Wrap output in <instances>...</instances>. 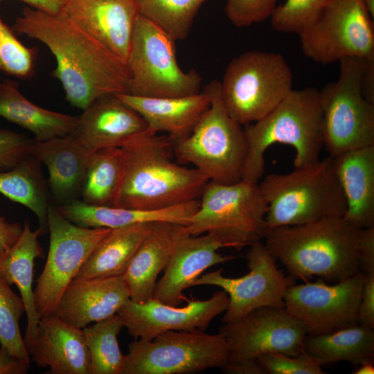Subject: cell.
Wrapping results in <instances>:
<instances>
[{
    "instance_id": "obj_35",
    "label": "cell",
    "mask_w": 374,
    "mask_h": 374,
    "mask_svg": "<svg viewBox=\"0 0 374 374\" xmlns=\"http://www.w3.org/2000/svg\"><path fill=\"white\" fill-rule=\"evenodd\" d=\"M207 0H135L141 15L160 27L175 41L185 39L194 19Z\"/></svg>"
},
{
    "instance_id": "obj_27",
    "label": "cell",
    "mask_w": 374,
    "mask_h": 374,
    "mask_svg": "<svg viewBox=\"0 0 374 374\" xmlns=\"http://www.w3.org/2000/svg\"><path fill=\"white\" fill-rule=\"evenodd\" d=\"M199 206V199L159 210H139L90 205L74 199L57 208L71 222L87 228L116 229L138 223L169 222L188 225Z\"/></svg>"
},
{
    "instance_id": "obj_4",
    "label": "cell",
    "mask_w": 374,
    "mask_h": 374,
    "mask_svg": "<svg viewBox=\"0 0 374 374\" xmlns=\"http://www.w3.org/2000/svg\"><path fill=\"white\" fill-rule=\"evenodd\" d=\"M244 130L247 154L242 179L259 181L265 172V152L275 143L294 148V168L318 161L323 147L320 91L292 89L271 112Z\"/></svg>"
},
{
    "instance_id": "obj_12",
    "label": "cell",
    "mask_w": 374,
    "mask_h": 374,
    "mask_svg": "<svg viewBox=\"0 0 374 374\" xmlns=\"http://www.w3.org/2000/svg\"><path fill=\"white\" fill-rule=\"evenodd\" d=\"M46 226L50 233L48 252L34 290L35 308L39 318L54 313L64 291L111 231L108 228L78 226L51 204Z\"/></svg>"
},
{
    "instance_id": "obj_3",
    "label": "cell",
    "mask_w": 374,
    "mask_h": 374,
    "mask_svg": "<svg viewBox=\"0 0 374 374\" xmlns=\"http://www.w3.org/2000/svg\"><path fill=\"white\" fill-rule=\"evenodd\" d=\"M361 230L343 217L327 218L269 229L264 244L294 280L335 283L360 271Z\"/></svg>"
},
{
    "instance_id": "obj_7",
    "label": "cell",
    "mask_w": 374,
    "mask_h": 374,
    "mask_svg": "<svg viewBox=\"0 0 374 374\" xmlns=\"http://www.w3.org/2000/svg\"><path fill=\"white\" fill-rule=\"evenodd\" d=\"M211 104L190 134L172 141L175 157L191 163L208 181L233 184L242 180L247 154L244 129L227 113L220 96V82L203 89Z\"/></svg>"
},
{
    "instance_id": "obj_24",
    "label": "cell",
    "mask_w": 374,
    "mask_h": 374,
    "mask_svg": "<svg viewBox=\"0 0 374 374\" xmlns=\"http://www.w3.org/2000/svg\"><path fill=\"white\" fill-rule=\"evenodd\" d=\"M332 159L346 201L343 217L360 229L374 226V145Z\"/></svg>"
},
{
    "instance_id": "obj_8",
    "label": "cell",
    "mask_w": 374,
    "mask_h": 374,
    "mask_svg": "<svg viewBox=\"0 0 374 374\" xmlns=\"http://www.w3.org/2000/svg\"><path fill=\"white\" fill-rule=\"evenodd\" d=\"M220 82L227 113L245 126L267 115L293 89L292 73L284 57L259 50L233 58Z\"/></svg>"
},
{
    "instance_id": "obj_44",
    "label": "cell",
    "mask_w": 374,
    "mask_h": 374,
    "mask_svg": "<svg viewBox=\"0 0 374 374\" xmlns=\"http://www.w3.org/2000/svg\"><path fill=\"white\" fill-rule=\"evenodd\" d=\"M23 231L18 222H8L0 216V258L8 253L16 244Z\"/></svg>"
},
{
    "instance_id": "obj_1",
    "label": "cell",
    "mask_w": 374,
    "mask_h": 374,
    "mask_svg": "<svg viewBox=\"0 0 374 374\" xmlns=\"http://www.w3.org/2000/svg\"><path fill=\"white\" fill-rule=\"evenodd\" d=\"M11 28L42 42L51 51L56 60L51 75L61 82L72 106L84 110L105 95L128 93L127 64L61 10L50 13L26 7Z\"/></svg>"
},
{
    "instance_id": "obj_34",
    "label": "cell",
    "mask_w": 374,
    "mask_h": 374,
    "mask_svg": "<svg viewBox=\"0 0 374 374\" xmlns=\"http://www.w3.org/2000/svg\"><path fill=\"white\" fill-rule=\"evenodd\" d=\"M123 328L116 314L82 329L91 374H122L125 355L120 349L117 337Z\"/></svg>"
},
{
    "instance_id": "obj_13",
    "label": "cell",
    "mask_w": 374,
    "mask_h": 374,
    "mask_svg": "<svg viewBox=\"0 0 374 374\" xmlns=\"http://www.w3.org/2000/svg\"><path fill=\"white\" fill-rule=\"evenodd\" d=\"M299 35L303 55L321 64L374 58L373 17L364 0H332Z\"/></svg>"
},
{
    "instance_id": "obj_29",
    "label": "cell",
    "mask_w": 374,
    "mask_h": 374,
    "mask_svg": "<svg viewBox=\"0 0 374 374\" xmlns=\"http://www.w3.org/2000/svg\"><path fill=\"white\" fill-rule=\"evenodd\" d=\"M0 116L32 132L37 141L71 134L78 118L35 105L22 95L17 82L10 80L0 85Z\"/></svg>"
},
{
    "instance_id": "obj_51",
    "label": "cell",
    "mask_w": 374,
    "mask_h": 374,
    "mask_svg": "<svg viewBox=\"0 0 374 374\" xmlns=\"http://www.w3.org/2000/svg\"><path fill=\"white\" fill-rule=\"evenodd\" d=\"M1 82H2V80H1V78L0 77V85H1Z\"/></svg>"
},
{
    "instance_id": "obj_45",
    "label": "cell",
    "mask_w": 374,
    "mask_h": 374,
    "mask_svg": "<svg viewBox=\"0 0 374 374\" xmlns=\"http://www.w3.org/2000/svg\"><path fill=\"white\" fill-rule=\"evenodd\" d=\"M221 368L227 374H266L265 371L256 358L228 362Z\"/></svg>"
},
{
    "instance_id": "obj_6",
    "label": "cell",
    "mask_w": 374,
    "mask_h": 374,
    "mask_svg": "<svg viewBox=\"0 0 374 374\" xmlns=\"http://www.w3.org/2000/svg\"><path fill=\"white\" fill-rule=\"evenodd\" d=\"M267 211L258 182L208 181L200 195L199 208L186 227L190 235L208 233L223 248L240 249L265 238L268 231Z\"/></svg>"
},
{
    "instance_id": "obj_15",
    "label": "cell",
    "mask_w": 374,
    "mask_h": 374,
    "mask_svg": "<svg viewBox=\"0 0 374 374\" xmlns=\"http://www.w3.org/2000/svg\"><path fill=\"white\" fill-rule=\"evenodd\" d=\"M365 277L359 271L332 285L321 278L293 284L285 293L284 308L305 325L308 335L329 333L359 324Z\"/></svg>"
},
{
    "instance_id": "obj_42",
    "label": "cell",
    "mask_w": 374,
    "mask_h": 374,
    "mask_svg": "<svg viewBox=\"0 0 374 374\" xmlns=\"http://www.w3.org/2000/svg\"><path fill=\"white\" fill-rule=\"evenodd\" d=\"M358 311L359 324L374 329V274H365Z\"/></svg>"
},
{
    "instance_id": "obj_25",
    "label": "cell",
    "mask_w": 374,
    "mask_h": 374,
    "mask_svg": "<svg viewBox=\"0 0 374 374\" xmlns=\"http://www.w3.org/2000/svg\"><path fill=\"white\" fill-rule=\"evenodd\" d=\"M91 153L71 134L43 141L33 139L31 148V155L48 169L50 189L61 205L74 200L80 192Z\"/></svg>"
},
{
    "instance_id": "obj_21",
    "label": "cell",
    "mask_w": 374,
    "mask_h": 374,
    "mask_svg": "<svg viewBox=\"0 0 374 374\" xmlns=\"http://www.w3.org/2000/svg\"><path fill=\"white\" fill-rule=\"evenodd\" d=\"M129 299L130 290L123 276L75 278L62 293L53 314L83 329L116 314Z\"/></svg>"
},
{
    "instance_id": "obj_16",
    "label": "cell",
    "mask_w": 374,
    "mask_h": 374,
    "mask_svg": "<svg viewBox=\"0 0 374 374\" xmlns=\"http://www.w3.org/2000/svg\"><path fill=\"white\" fill-rule=\"evenodd\" d=\"M219 332L227 344L228 362L269 353L296 356L308 335L299 319L285 308L275 307L260 308L235 322L224 323Z\"/></svg>"
},
{
    "instance_id": "obj_37",
    "label": "cell",
    "mask_w": 374,
    "mask_h": 374,
    "mask_svg": "<svg viewBox=\"0 0 374 374\" xmlns=\"http://www.w3.org/2000/svg\"><path fill=\"white\" fill-rule=\"evenodd\" d=\"M332 0H286L270 17L272 28L282 33L300 34L314 23Z\"/></svg>"
},
{
    "instance_id": "obj_46",
    "label": "cell",
    "mask_w": 374,
    "mask_h": 374,
    "mask_svg": "<svg viewBox=\"0 0 374 374\" xmlns=\"http://www.w3.org/2000/svg\"><path fill=\"white\" fill-rule=\"evenodd\" d=\"M30 364L22 362L0 348V374H26Z\"/></svg>"
},
{
    "instance_id": "obj_17",
    "label": "cell",
    "mask_w": 374,
    "mask_h": 374,
    "mask_svg": "<svg viewBox=\"0 0 374 374\" xmlns=\"http://www.w3.org/2000/svg\"><path fill=\"white\" fill-rule=\"evenodd\" d=\"M229 303V296L223 290L216 291L208 299L191 300L180 308L154 298L141 303L129 299L117 315L134 339L150 340L170 330L205 332L211 321L227 310Z\"/></svg>"
},
{
    "instance_id": "obj_28",
    "label": "cell",
    "mask_w": 374,
    "mask_h": 374,
    "mask_svg": "<svg viewBox=\"0 0 374 374\" xmlns=\"http://www.w3.org/2000/svg\"><path fill=\"white\" fill-rule=\"evenodd\" d=\"M42 230L33 231L28 221L24 222L18 241L0 258V276L10 285H16L25 307L27 326L24 341L27 350L35 339L40 319L35 308L33 285L35 260L44 257L38 242Z\"/></svg>"
},
{
    "instance_id": "obj_48",
    "label": "cell",
    "mask_w": 374,
    "mask_h": 374,
    "mask_svg": "<svg viewBox=\"0 0 374 374\" xmlns=\"http://www.w3.org/2000/svg\"><path fill=\"white\" fill-rule=\"evenodd\" d=\"M4 0H0V3ZM30 7L50 13H57L62 6V0H19Z\"/></svg>"
},
{
    "instance_id": "obj_19",
    "label": "cell",
    "mask_w": 374,
    "mask_h": 374,
    "mask_svg": "<svg viewBox=\"0 0 374 374\" xmlns=\"http://www.w3.org/2000/svg\"><path fill=\"white\" fill-rule=\"evenodd\" d=\"M149 132L152 131L137 112L116 94H107L83 110L71 134L93 152L122 148Z\"/></svg>"
},
{
    "instance_id": "obj_31",
    "label": "cell",
    "mask_w": 374,
    "mask_h": 374,
    "mask_svg": "<svg viewBox=\"0 0 374 374\" xmlns=\"http://www.w3.org/2000/svg\"><path fill=\"white\" fill-rule=\"evenodd\" d=\"M303 349L322 365L347 362L359 366L374 360V331L357 324L329 333L307 335Z\"/></svg>"
},
{
    "instance_id": "obj_52",
    "label": "cell",
    "mask_w": 374,
    "mask_h": 374,
    "mask_svg": "<svg viewBox=\"0 0 374 374\" xmlns=\"http://www.w3.org/2000/svg\"><path fill=\"white\" fill-rule=\"evenodd\" d=\"M64 1V0H62V1Z\"/></svg>"
},
{
    "instance_id": "obj_26",
    "label": "cell",
    "mask_w": 374,
    "mask_h": 374,
    "mask_svg": "<svg viewBox=\"0 0 374 374\" xmlns=\"http://www.w3.org/2000/svg\"><path fill=\"white\" fill-rule=\"evenodd\" d=\"M116 95L143 118L152 132H166L172 141L188 136L211 104L204 91L186 96L166 98L141 97L129 93Z\"/></svg>"
},
{
    "instance_id": "obj_23",
    "label": "cell",
    "mask_w": 374,
    "mask_h": 374,
    "mask_svg": "<svg viewBox=\"0 0 374 374\" xmlns=\"http://www.w3.org/2000/svg\"><path fill=\"white\" fill-rule=\"evenodd\" d=\"M186 226L169 222L153 223L123 275L130 300L141 303L153 298L159 274L167 266L179 241L189 235Z\"/></svg>"
},
{
    "instance_id": "obj_9",
    "label": "cell",
    "mask_w": 374,
    "mask_h": 374,
    "mask_svg": "<svg viewBox=\"0 0 374 374\" xmlns=\"http://www.w3.org/2000/svg\"><path fill=\"white\" fill-rule=\"evenodd\" d=\"M175 40L139 15L126 64L130 74L129 94L147 98L179 97L201 92L202 78L193 69L179 66Z\"/></svg>"
},
{
    "instance_id": "obj_14",
    "label": "cell",
    "mask_w": 374,
    "mask_h": 374,
    "mask_svg": "<svg viewBox=\"0 0 374 374\" xmlns=\"http://www.w3.org/2000/svg\"><path fill=\"white\" fill-rule=\"evenodd\" d=\"M246 260L249 271L242 276H224L220 269L201 275L193 284V287L217 286L227 293L229 303L223 323L235 322L260 308H284L285 293L294 284V278L278 269L276 259L264 243L250 245Z\"/></svg>"
},
{
    "instance_id": "obj_5",
    "label": "cell",
    "mask_w": 374,
    "mask_h": 374,
    "mask_svg": "<svg viewBox=\"0 0 374 374\" xmlns=\"http://www.w3.org/2000/svg\"><path fill=\"white\" fill-rule=\"evenodd\" d=\"M258 186L267 205L268 230L342 217L346 211L344 193L330 156L287 174H269Z\"/></svg>"
},
{
    "instance_id": "obj_40",
    "label": "cell",
    "mask_w": 374,
    "mask_h": 374,
    "mask_svg": "<svg viewBox=\"0 0 374 374\" xmlns=\"http://www.w3.org/2000/svg\"><path fill=\"white\" fill-rule=\"evenodd\" d=\"M277 0H227L225 12L236 27L249 26L270 18Z\"/></svg>"
},
{
    "instance_id": "obj_47",
    "label": "cell",
    "mask_w": 374,
    "mask_h": 374,
    "mask_svg": "<svg viewBox=\"0 0 374 374\" xmlns=\"http://www.w3.org/2000/svg\"><path fill=\"white\" fill-rule=\"evenodd\" d=\"M362 90L364 97L374 103V58L366 60L362 78Z\"/></svg>"
},
{
    "instance_id": "obj_20",
    "label": "cell",
    "mask_w": 374,
    "mask_h": 374,
    "mask_svg": "<svg viewBox=\"0 0 374 374\" xmlns=\"http://www.w3.org/2000/svg\"><path fill=\"white\" fill-rule=\"evenodd\" d=\"M222 244L213 235H187L177 243L173 253L157 283L153 298L163 303L177 306L185 299L184 291L207 269L235 258L218 252Z\"/></svg>"
},
{
    "instance_id": "obj_32",
    "label": "cell",
    "mask_w": 374,
    "mask_h": 374,
    "mask_svg": "<svg viewBox=\"0 0 374 374\" xmlns=\"http://www.w3.org/2000/svg\"><path fill=\"white\" fill-rule=\"evenodd\" d=\"M122 148L112 147L92 152L82 184V201L90 205L112 206L123 174Z\"/></svg>"
},
{
    "instance_id": "obj_18",
    "label": "cell",
    "mask_w": 374,
    "mask_h": 374,
    "mask_svg": "<svg viewBox=\"0 0 374 374\" xmlns=\"http://www.w3.org/2000/svg\"><path fill=\"white\" fill-rule=\"evenodd\" d=\"M60 10L126 63L140 15L135 0H64Z\"/></svg>"
},
{
    "instance_id": "obj_41",
    "label": "cell",
    "mask_w": 374,
    "mask_h": 374,
    "mask_svg": "<svg viewBox=\"0 0 374 374\" xmlns=\"http://www.w3.org/2000/svg\"><path fill=\"white\" fill-rule=\"evenodd\" d=\"M33 141L24 134L0 129V172L12 168L32 156Z\"/></svg>"
},
{
    "instance_id": "obj_30",
    "label": "cell",
    "mask_w": 374,
    "mask_h": 374,
    "mask_svg": "<svg viewBox=\"0 0 374 374\" xmlns=\"http://www.w3.org/2000/svg\"><path fill=\"white\" fill-rule=\"evenodd\" d=\"M154 222L111 229L80 269L77 278L123 276Z\"/></svg>"
},
{
    "instance_id": "obj_2",
    "label": "cell",
    "mask_w": 374,
    "mask_h": 374,
    "mask_svg": "<svg viewBox=\"0 0 374 374\" xmlns=\"http://www.w3.org/2000/svg\"><path fill=\"white\" fill-rule=\"evenodd\" d=\"M121 183L112 206L159 210L199 199L208 179L174 161L172 140L149 132L122 147Z\"/></svg>"
},
{
    "instance_id": "obj_22",
    "label": "cell",
    "mask_w": 374,
    "mask_h": 374,
    "mask_svg": "<svg viewBox=\"0 0 374 374\" xmlns=\"http://www.w3.org/2000/svg\"><path fill=\"white\" fill-rule=\"evenodd\" d=\"M38 367L51 374H91L83 330L55 314L40 317L37 334L28 350Z\"/></svg>"
},
{
    "instance_id": "obj_39",
    "label": "cell",
    "mask_w": 374,
    "mask_h": 374,
    "mask_svg": "<svg viewBox=\"0 0 374 374\" xmlns=\"http://www.w3.org/2000/svg\"><path fill=\"white\" fill-rule=\"evenodd\" d=\"M266 374H324L321 362L305 351L296 356L269 353L256 357Z\"/></svg>"
},
{
    "instance_id": "obj_36",
    "label": "cell",
    "mask_w": 374,
    "mask_h": 374,
    "mask_svg": "<svg viewBox=\"0 0 374 374\" xmlns=\"http://www.w3.org/2000/svg\"><path fill=\"white\" fill-rule=\"evenodd\" d=\"M25 313L21 298L0 276V345L11 356L30 365L19 321Z\"/></svg>"
},
{
    "instance_id": "obj_49",
    "label": "cell",
    "mask_w": 374,
    "mask_h": 374,
    "mask_svg": "<svg viewBox=\"0 0 374 374\" xmlns=\"http://www.w3.org/2000/svg\"><path fill=\"white\" fill-rule=\"evenodd\" d=\"M354 374H373L374 366L373 362L364 363L353 372Z\"/></svg>"
},
{
    "instance_id": "obj_50",
    "label": "cell",
    "mask_w": 374,
    "mask_h": 374,
    "mask_svg": "<svg viewBox=\"0 0 374 374\" xmlns=\"http://www.w3.org/2000/svg\"><path fill=\"white\" fill-rule=\"evenodd\" d=\"M371 15L374 17V0H364Z\"/></svg>"
},
{
    "instance_id": "obj_38",
    "label": "cell",
    "mask_w": 374,
    "mask_h": 374,
    "mask_svg": "<svg viewBox=\"0 0 374 374\" xmlns=\"http://www.w3.org/2000/svg\"><path fill=\"white\" fill-rule=\"evenodd\" d=\"M38 48L24 46L0 17V71L19 79L35 73Z\"/></svg>"
},
{
    "instance_id": "obj_43",
    "label": "cell",
    "mask_w": 374,
    "mask_h": 374,
    "mask_svg": "<svg viewBox=\"0 0 374 374\" xmlns=\"http://www.w3.org/2000/svg\"><path fill=\"white\" fill-rule=\"evenodd\" d=\"M359 265L360 271L365 274H374V226L361 230Z\"/></svg>"
},
{
    "instance_id": "obj_10",
    "label": "cell",
    "mask_w": 374,
    "mask_h": 374,
    "mask_svg": "<svg viewBox=\"0 0 374 374\" xmlns=\"http://www.w3.org/2000/svg\"><path fill=\"white\" fill-rule=\"evenodd\" d=\"M367 60H340L338 79L320 91L323 147L331 157L374 145V103L364 97L362 90Z\"/></svg>"
},
{
    "instance_id": "obj_11",
    "label": "cell",
    "mask_w": 374,
    "mask_h": 374,
    "mask_svg": "<svg viewBox=\"0 0 374 374\" xmlns=\"http://www.w3.org/2000/svg\"><path fill=\"white\" fill-rule=\"evenodd\" d=\"M229 350L220 332L170 330L152 339H134L125 355L122 374H181L222 368Z\"/></svg>"
},
{
    "instance_id": "obj_33",
    "label": "cell",
    "mask_w": 374,
    "mask_h": 374,
    "mask_svg": "<svg viewBox=\"0 0 374 374\" xmlns=\"http://www.w3.org/2000/svg\"><path fill=\"white\" fill-rule=\"evenodd\" d=\"M39 163L30 156L12 168L0 172V193L32 211L42 229L46 225L49 203Z\"/></svg>"
}]
</instances>
